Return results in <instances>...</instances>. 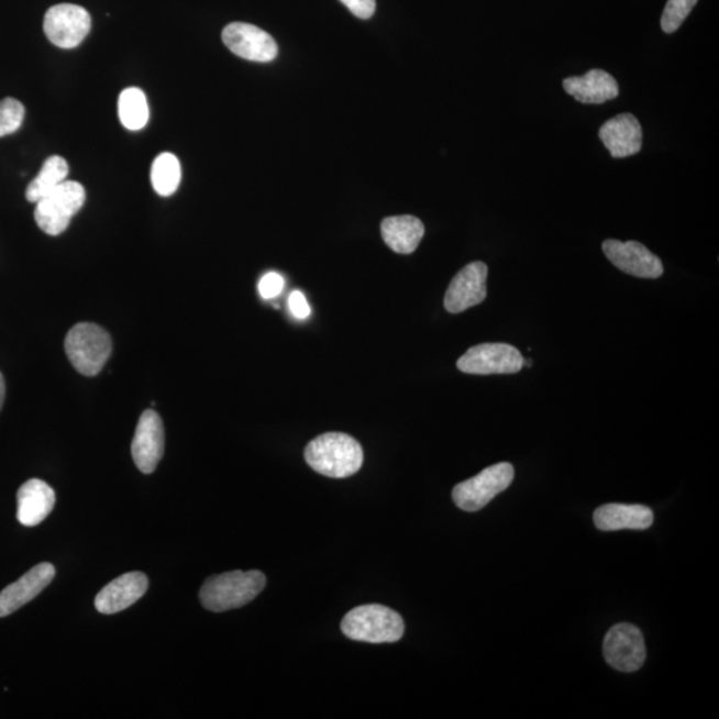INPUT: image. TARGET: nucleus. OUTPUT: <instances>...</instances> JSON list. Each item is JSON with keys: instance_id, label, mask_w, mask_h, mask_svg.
<instances>
[{"instance_id": "nucleus-4", "label": "nucleus", "mask_w": 719, "mask_h": 719, "mask_svg": "<svg viewBox=\"0 0 719 719\" xmlns=\"http://www.w3.org/2000/svg\"><path fill=\"white\" fill-rule=\"evenodd\" d=\"M65 349L69 362L79 374L97 376L112 353V340L102 327L80 323L68 332Z\"/></svg>"}, {"instance_id": "nucleus-16", "label": "nucleus", "mask_w": 719, "mask_h": 719, "mask_svg": "<svg viewBox=\"0 0 719 719\" xmlns=\"http://www.w3.org/2000/svg\"><path fill=\"white\" fill-rule=\"evenodd\" d=\"M598 136L615 159L633 156L642 150V128L632 113H621L605 122Z\"/></svg>"}, {"instance_id": "nucleus-28", "label": "nucleus", "mask_w": 719, "mask_h": 719, "mask_svg": "<svg viewBox=\"0 0 719 719\" xmlns=\"http://www.w3.org/2000/svg\"><path fill=\"white\" fill-rule=\"evenodd\" d=\"M289 308H291L292 313L298 319H307L309 313H311V308L308 306L306 296L300 291H296L289 296Z\"/></svg>"}, {"instance_id": "nucleus-8", "label": "nucleus", "mask_w": 719, "mask_h": 719, "mask_svg": "<svg viewBox=\"0 0 719 719\" xmlns=\"http://www.w3.org/2000/svg\"><path fill=\"white\" fill-rule=\"evenodd\" d=\"M91 15L77 4H56L44 16V34L59 48H75L91 31Z\"/></svg>"}, {"instance_id": "nucleus-1", "label": "nucleus", "mask_w": 719, "mask_h": 719, "mask_svg": "<svg viewBox=\"0 0 719 719\" xmlns=\"http://www.w3.org/2000/svg\"><path fill=\"white\" fill-rule=\"evenodd\" d=\"M305 457L320 475L346 478L362 469L364 452L350 434L331 432L313 439L306 447Z\"/></svg>"}, {"instance_id": "nucleus-15", "label": "nucleus", "mask_w": 719, "mask_h": 719, "mask_svg": "<svg viewBox=\"0 0 719 719\" xmlns=\"http://www.w3.org/2000/svg\"><path fill=\"white\" fill-rule=\"evenodd\" d=\"M148 589V578L141 572L122 574L104 586L95 598V608L102 615H115L129 609L141 599Z\"/></svg>"}, {"instance_id": "nucleus-22", "label": "nucleus", "mask_w": 719, "mask_h": 719, "mask_svg": "<svg viewBox=\"0 0 719 719\" xmlns=\"http://www.w3.org/2000/svg\"><path fill=\"white\" fill-rule=\"evenodd\" d=\"M120 122L130 131H139L146 128L150 118V110L146 93L141 88H125L120 93L119 102Z\"/></svg>"}, {"instance_id": "nucleus-27", "label": "nucleus", "mask_w": 719, "mask_h": 719, "mask_svg": "<svg viewBox=\"0 0 719 719\" xmlns=\"http://www.w3.org/2000/svg\"><path fill=\"white\" fill-rule=\"evenodd\" d=\"M340 2L360 19H369L376 11V0H340Z\"/></svg>"}, {"instance_id": "nucleus-21", "label": "nucleus", "mask_w": 719, "mask_h": 719, "mask_svg": "<svg viewBox=\"0 0 719 719\" xmlns=\"http://www.w3.org/2000/svg\"><path fill=\"white\" fill-rule=\"evenodd\" d=\"M69 173L68 163L65 157L54 155L43 163L41 173L30 182L26 191V198L30 203H37L63 181L67 180Z\"/></svg>"}, {"instance_id": "nucleus-17", "label": "nucleus", "mask_w": 719, "mask_h": 719, "mask_svg": "<svg viewBox=\"0 0 719 719\" xmlns=\"http://www.w3.org/2000/svg\"><path fill=\"white\" fill-rule=\"evenodd\" d=\"M18 521L24 527H36L47 519L55 507V491L42 479L24 483L16 495Z\"/></svg>"}, {"instance_id": "nucleus-5", "label": "nucleus", "mask_w": 719, "mask_h": 719, "mask_svg": "<svg viewBox=\"0 0 719 719\" xmlns=\"http://www.w3.org/2000/svg\"><path fill=\"white\" fill-rule=\"evenodd\" d=\"M86 201V191L78 181L66 180L36 203L35 222L49 236H59Z\"/></svg>"}, {"instance_id": "nucleus-3", "label": "nucleus", "mask_w": 719, "mask_h": 719, "mask_svg": "<svg viewBox=\"0 0 719 719\" xmlns=\"http://www.w3.org/2000/svg\"><path fill=\"white\" fill-rule=\"evenodd\" d=\"M342 632L350 640L369 643H392L406 632L402 617L383 605H363L352 609L342 621Z\"/></svg>"}, {"instance_id": "nucleus-14", "label": "nucleus", "mask_w": 719, "mask_h": 719, "mask_svg": "<svg viewBox=\"0 0 719 719\" xmlns=\"http://www.w3.org/2000/svg\"><path fill=\"white\" fill-rule=\"evenodd\" d=\"M55 567L48 563H42L23 574L16 583L0 591V618L15 613L24 605L33 601L41 593L53 583Z\"/></svg>"}, {"instance_id": "nucleus-10", "label": "nucleus", "mask_w": 719, "mask_h": 719, "mask_svg": "<svg viewBox=\"0 0 719 719\" xmlns=\"http://www.w3.org/2000/svg\"><path fill=\"white\" fill-rule=\"evenodd\" d=\"M605 256L615 267L630 276L641 279H659L664 275V264L661 258L639 242H620L608 239L602 243Z\"/></svg>"}, {"instance_id": "nucleus-7", "label": "nucleus", "mask_w": 719, "mask_h": 719, "mask_svg": "<svg viewBox=\"0 0 719 719\" xmlns=\"http://www.w3.org/2000/svg\"><path fill=\"white\" fill-rule=\"evenodd\" d=\"M457 368L468 375H513L523 368V357L513 345L485 343L466 351Z\"/></svg>"}, {"instance_id": "nucleus-9", "label": "nucleus", "mask_w": 719, "mask_h": 719, "mask_svg": "<svg viewBox=\"0 0 719 719\" xmlns=\"http://www.w3.org/2000/svg\"><path fill=\"white\" fill-rule=\"evenodd\" d=\"M604 657L618 672L633 673L645 664L646 646L641 630L632 623H618L605 637Z\"/></svg>"}, {"instance_id": "nucleus-2", "label": "nucleus", "mask_w": 719, "mask_h": 719, "mask_svg": "<svg viewBox=\"0 0 719 719\" xmlns=\"http://www.w3.org/2000/svg\"><path fill=\"white\" fill-rule=\"evenodd\" d=\"M267 578L262 572H229L206 579L200 589V602L214 613L237 609L254 601L266 588Z\"/></svg>"}, {"instance_id": "nucleus-24", "label": "nucleus", "mask_w": 719, "mask_h": 719, "mask_svg": "<svg viewBox=\"0 0 719 719\" xmlns=\"http://www.w3.org/2000/svg\"><path fill=\"white\" fill-rule=\"evenodd\" d=\"M697 2L698 0H667L661 18L662 31L666 34L676 33L693 9L696 8Z\"/></svg>"}, {"instance_id": "nucleus-23", "label": "nucleus", "mask_w": 719, "mask_h": 719, "mask_svg": "<svg viewBox=\"0 0 719 719\" xmlns=\"http://www.w3.org/2000/svg\"><path fill=\"white\" fill-rule=\"evenodd\" d=\"M181 180V167L178 157L163 153L156 157L151 168V181L157 195L172 197L178 191Z\"/></svg>"}, {"instance_id": "nucleus-12", "label": "nucleus", "mask_w": 719, "mask_h": 719, "mask_svg": "<svg viewBox=\"0 0 719 719\" xmlns=\"http://www.w3.org/2000/svg\"><path fill=\"white\" fill-rule=\"evenodd\" d=\"M222 36L230 52L245 60L267 63L274 60L279 52L274 37L254 24L231 23Z\"/></svg>"}, {"instance_id": "nucleus-18", "label": "nucleus", "mask_w": 719, "mask_h": 719, "mask_svg": "<svg viewBox=\"0 0 719 719\" xmlns=\"http://www.w3.org/2000/svg\"><path fill=\"white\" fill-rule=\"evenodd\" d=\"M566 93L584 104H602L620 95L617 80L604 69H590L584 77H571L563 81Z\"/></svg>"}, {"instance_id": "nucleus-20", "label": "nucleus", "mask_w": 719, "mask_h": 719, "mask_svg": "<svg viewBox=\"0 0 719 719\" xmlns=\"http://www.w3.org/2000/svg\"><path fill=\"white\" fill-rule=\"evenodd\" d=\"M381 235L384 242L396 254L411 255L424 237L425 226L412 214L390 217L381 222Z\"/></svg>"}, {"instance_id": "nucleus-26", "label": "nucleus", "mask_w": 719, "mask_h": 719, "mask_svg": "<svg viewBox=\"0 0 719 719\" xmlns=\"http://www.w3.org/2000/svg\"><path fill=\"white\" fill-rule=\"evenodd\" d=\"M284 288V279L279 274L270 273L262 277L258 283V292L263 299H273L279 296Z\"/></svg>"}, {"instance_id": "nucleus-11", "label": "nucleus", "mask_w": 719, "mask_h": 719, "mask_svg": "<svg viewBox=\"0 0 719 719\" xmlns=\"http://www.w3.org/2000/svg\"><path fill=\"white\" fill-rule=\"evenodd\" d=\"M488 266L473 262L453 277L445 294L444 306L450 313H462L487 299Z\"/></svg>"}, {"instance_id": "nucleus-13", "label": "nucleus", "mask_w": 719, "mask_h": 719, "mask_svg": "<svg viewBox=\"0 0 719 719\" xmlns=\"http://www.w3.org/2000/svg\"><path fill=\"white\" fill-rule=\"evenodd\" d=\"M164 444H166V436H164L161 416L153 409H148L139 419L135 436L131 445L132 458H134L139 471L146 473V475L155 472L157 464L163 458Z\"/></svg>"}, {"instance_id": "nucleus-29", "label": "nucleus", "mask_w": 719, "mask_h": 719, "mask_svg": "<svg viewBox=\"0 0 719 719\" xmlns=\"http://www.w3.org/2000/svg\"><path fill=\"white\" fill-rule=\"evenodd\" d=\"M4 397H5V384H4L3 375L0 374V409H2L3 407Z\"/></svg>"}, {"instance_id": "nucleus-25", "label": "nucleus", "mask_w": 719, "mask_h": 719, "mask_svg": "<svg viewBox=\"0 0 719 719\" xmlns=\"http://www.w3.org/2000/svg\"><path fill=\"white\" fill-rule=\"evenodd\" d=\"M24 106L16 99L0 100V137L14 134L23 123Z\"/></svg>"}, {"instance_id": "nucleus-19", "label": "nucleus", "mask_w": 719, "mask_h": 719, "mask_svg": "<svg viewBox=\"0 0 719 719\" xmlns=\"http://www.w3.org/2000/svg\"><path fill=\"white\" fill-rule=\"evenodd\" d=\"M653 521L652 509L643 506L607 504L595 512L596 527L602 532L621 531V529L645 531L653 526Z\"/></svg>"}, {"instance_id": "nucleus-6", "label": "nucleus", "mask_w": 719, "mask_h": 719, "mask_svg": "<svg viewBox=\"0 0 719 719\" xmlns=\"http://www.w3.org/2000/svg\"><path fill=\"white\" fill-rule=\"evenodd\" d=\"M513 478L512 464L500 463L488 466L477 476L456 485L452 491L453 501L465 512H477L487 507L497 495L507 490Z\"/></svg>"}]
</instances>
